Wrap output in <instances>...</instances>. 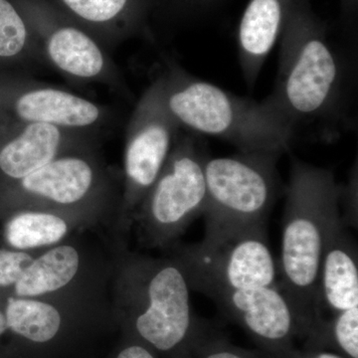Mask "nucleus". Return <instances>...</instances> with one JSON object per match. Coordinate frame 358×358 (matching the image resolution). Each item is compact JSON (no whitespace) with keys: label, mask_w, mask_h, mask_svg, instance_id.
<instances>
[{"label":"nucleus","mask_w":358,"mask_h":358,"mask_svg":"<svg viewBox=\"0 0 358 358\" xmlns=\"http://www.w3.org/2000/svg\"><path fill=\"white\" fill-rule=\"evenodd\" d=\"M164 103L179 128L227 141L241 152H288L291 129L262 102L234 95L171 63L160 76Z\"/></svg>","instance_id":"obj_4"},{"label":"nucleus","mask_w":358,"mask_h":358,"mask_svg":"<svg viewBox=\"0 0 358 358\" xmlns=\"http://www.w3.org/2000/svg\"><path fill=\"white\" fill-rule=\"evenodd\" d=\"M202 294L252 334L270 343L288 338L298 320L279 286L252 289H210Z\"/></svg>","instance_id":"obj_12"},{"label":"nucleus","mask_w":358,"mask_h":358,"mask_svg":"<svg viewBox=\"0 0 358 358\" xmlns=\"http://www.w3.org/2000/svg\"><path fill=\"white\" fill-rule=\"evenodd\" d=\"M81 232L42 250L13 289L18 298H46L110 284L112 246L105 238Z\"/></svg>","instance_id":"obj_10"},{"label":"nucleus","mask_w":358,"mask_h":358,"mask_svg":"<svg viewBox=\"0 0 358 358\" xmlns=\"http://www.w3.org/2000/svg\"><path fill=\"white\" fill-rule=\"evenodd\" d=\"M205 358H247L243 357V355H240V353L232 352V350H210L208 353H207L206 357Z\"/></svg>","instance_id":"obj_24"},{"label":"nucleus","mask_w":358,"mask_h":358,"mask_svg":"<svg viewBox=\"0 0 358 358\" xmlns=\"http://www.w3.org/2000/svg\"><path fill=\"white\" fill-rule=\"evenodd\" d=\"M39 252L0 248V289L11 296L16 282Z\"/></svg>","instance_id":"obj_19"},{"label":"nucleus","mask_w":358,"mask_h":358,"mask_svg":"<svg viewBox=\"0 0 358 358\" xmlns=\"http://www.w3.org/2000/svg\"><path fill=\"white\" fill-rule=\"evenodd\" d=\"M292 0H250L238 29V53L247 85H255L280 38Z\"/></svg>","instance_id":"obj_15"},{"label":"nucleus","mask_w":358,"mask_h":358,"mask_svg":"<svg viewBox=\"0 0 358 358\" xmlns=\"http://www.w3.org/2000/svg\"><path fill=\"white\" fill-rule=\"evenodd\" d=\"M29 33L22 16L8 0H0V58L26 55Z\"/></svg>","instance_id":"obj_18"},{"label":"nucleus","mask_w":358,"mask_h":358,"mask_svg":"<svg viewBox=\"0 0 358 358\" xmlns=\"http://www.w3.org/2000/svg\"><path fill=\"white\" fill-rule=\"evenodd\" d=\"M114 358H155L147 346L140 343H128L122 346Z\"/></svg>","instance_id":"obj_22"},{"label":"nucleus","mask_w":358,"mask_h":358,"mask_svg":"<svg viewBox=\"0 0 358 358\" xmlns=\"http://www.w3.org/2000/svg\"><path fill=\"white\" fill-rule=\"evenodd\" d=\"M320 310L334 315L358 307L357 247L343 216L334 224L324 246L319 274Z\"/></svg>","instance_id":"obj_14"},{"label":"nucleus","mask_w":358,"mask_h":358,"mask_svg":"<svg viewBox=\"0 0 358 358\" xmlns=\"http://www.w3.org/2000/svg\"><path fill=\"white\" fill-rule=\"evenodd\" d=\"M179 6L192 15H203L215 8L224 0H176Z\"/></svg>","instance_id":"obj_21"},{"label":"nucleus","mask_w":358,"mask_h":358,"mask_svg":"<svg viewBox=\"0 0 358 358\" xmlns=\"http://www.w3.org/2000/svg\"><path fill=\"white\" fill-rule=\"evenodd\" d=\"M358 0H341V17L345 24H353L357 13Z\"/></svg>","instance_id":"obj_23"},{"label":"nucleus","mask_w":358,"mask_h":358,"mask_svg":"<svg viewBox=\"0 0 358 358\" xmlns=\"http://www.w3.org/2000/svg\"><path fill=\"white\" fill-rule=\"evenodd\" d=\"M7 189V209L47 210L83 219L110 243H129L120 233L122 174L99 152L65 155L40 167Z\"/></svg>","instance_id":"obj_5"},{"label":"nucleus","mask_w":358,"mask_h":358,"mask_svg":"<svg viewBox=\"0 0 358 358\" xmlns=\"http://www.w3.org/2000/svg\"><path fill=\"white\" fill-rule=\"evenodd\" d=\"M274 91L264 103L293 131L317 128L331 138L348 127L350 73L329 26L310 0H292L280 35Z\"/></svg>","instance_id":"obj_1"},{"label":"nucleus","mask_w":358,"mask_h":358,"mask_svg":"<svg viewBox=\"0 0 358 358\" xmlns=\"http://www.w3.org/2000/svg\"><path fill=\"white\" fill-rule=\"evenodd\" d=\"M0 147V173L18 180L65 155L99 152L98 134L48 124H14Z\"/></svg>","instance_id":"obj_11"},{"label":"nucleus","mask_w":358,"mask_h":358,"mask_svg":"<svg viewBox=\"0 0 358 358\" xmlns=\"http://www.w3.org/2000/svg\"><path fill=\"white\" fill-rule=\"evenodd\" d=\"M313 358H343L341 357H338V355H333V353H326L322 352L320 353V355H317V357Z\"/></svg>","instance_id":"obj_26"},{"label":"nucleus","mask_w":358,"mask_h":358,"mask_svg":"<svg viewBox=\"0 0 358 358\" xmlns=\"http://www.w3.org/2000/svg\"><path fill=\"white\" fill-rule=\"evenodd\" d=\"M182 268L192 291L278 286V265L266 225L205 234L199 243L166 250Z\"/></svg>","instance_id":"obj_7"},{"label":"nucleus","mask_w":358,"mask_h":358,"mask_svg":"<svg viewBox=\"0 0 358 358\" xmlns=\"http://www.w3.org/2000/svg\"><path fill=\"white\" fill-rule=\"evenodd\" d=\"M334 338L339 348L352 358H358V307L336 313Z\"/></svg>","instance_id":"obj_20"},{"label":"nucleus","mask_w":358,"mask_h":358,"mask_svg":"<svg viewBox=\"0 0 358 358\" xmlns=\"http://www.w3.org/2000/svg\"><path fill=\"white\" fill-rule=\"evenodd\" d=\"M8 329L7 327L6 307L0 308V336Z\"/></svg>","instance_id":"obj_25"},{"label":"nucleus","mask_w":358,"mask_h":358,"mask_svg":"<svg viewBox=\"0 0 358 358\" xmlns=\"http://www.w3.org/2000/svg\"><path fill=\"white\" fill-rule=\"evenodd\" d=\"M113 250L110 300L115 322L162 352L182 345L192 329L187 280L179 264L115 244Z\"/></svg>","instance_id":"obj_3"},{"label":"nucleus","mask_w":358,"mask_h":358,"mask_svg":"<svg viewBox=\"0 0 358 358\" xmlns=\"http://www.w3.org/2000/svg\"><path fill=\"white\" fill-rule=\"evenodd\" d=\"M341 187L329 169L292 160L282 220L278 286L298 320L320 315L319 274L324 246L339 218Z\"/></svg>","instance_id":"obj_2"},{"label":"nucleus","mask_w":358,"mask_h":358,"mask_svg":"<svg viewBox=\"0 0 358 358\" xmlns=\"http://www.w3.org/2000/svg\"><path fill=\"white\" fill-rule=\"evenodd\" d=\"M179 129L164 103L159 76L136 103L127 129L119 224L124 239L128 240L136 209L173 152Z\"/></svg>","instance_id":"obj_9"},{"label":"nucleus","mask_w":358,"mask_h":358,"mask_svg":"<svg viewBox=\"0 0 358 358\" xmlns=\"http://www.w3.org/2000/svg\"><path fill=\"white\" fill-rule=\"evenodd\" d=\"M8 215L4 241L9 248L20 251H42L78 233H95L83 219L61 212L28 209Z\"/></svg>","instance_id":"obj_16"},{"label":"nucleus","mask_w":358,"mask_h":358,"mask_svg":"<svg viewBox=\"0 0 358 358\" xmlns=\"http://www.w3.org/2000/svg\"><path fill=\"white\" fill-rule=\"evenodd\" d=\"M280 157L240 152L231 157L207 159L205 234L266 225L280 192Z\"/></svg>","instance_id":"obj_8"},{"label":"nucleus","mask_w":358,"mask_h":358,"mask_svg":"<svg viewBox=\"0 0 358 358\" xmlns=\"http://www.w3.org/2000/svg\"><path fill=\"white\" fill-rule=\"evenodd\" d=\"M43 39L42 56L68 78L124 89L112 59L88 33L74 26H57Z\"/></svg>","instance_id":"obj_13"},{"label":"nucleus","mask_w":358,"mask_h":358,"mask_svg":"<svg viewBox=\"0 0 358 358\" xmlns=\"http://www.w3.org/2000/svg\"><path fill=\"white\" fill-rule=\"evenodd\" d=\"M136 0H61L63 6L80 20L91 24L103 25L129 16L140 6H134Z\"/></svg>","instance_id":"obj_17"},{"label":"nucleus","mask_w":358,"mask_h":358,"mask_svg":"<svg viewBox=\"0 0 358 358\" xmlns=\"http://www.w3.org/2000/svg\"><path fill=\"white\" fill-rule=\"evenodd\" d=\"M208 157L196 136L179 134L166 166L134 213L131 229L141 246L166 251L203 215Z\"/></svg>","instance_id":"obj_6"}]
</instances>
